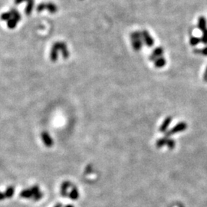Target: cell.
<instances>
[{
  "instance_id": "4fadbf2b",
  "label": "cell",
  "mask_w": 207,
  "mask_h": 207,
  "mask_svg": "<svg viewBox=\"0 0 207 207\" xmlns=\"http://www.w3.org/2000/svg\"><path fill=\"white\" fill-rule=\"evenodd\" d=\"M79 197V193H78V190L76 187H73L71 191L70 194H69V197H70L71 199L73 200H76Z\"/></svg>"
},
{
  "instance_id": "277c9868",
  "label": "cell",
  "mask_w": 207,
  "mask_h": 207,
  "mask_svg": "<svg viewBox=\"0 0 207 207\" xmlns=\"http://www.w3.org/2000/svg\"><path fill=\"white\" fill-rule=\"evenodd\" d=\"M163 54V49L161 47H158L154 49V51H153V53L150 56V61H155L156 58L162 57Z\"/></svg>"
},
{
  "instance_id": "3957f363",
  "label": "cell",
  "mask_w": 207,
  "mask_h": 207,
  "mask_svg": "<svg viewBox=\"0 0 207 207\" xmlns=\"http://www.w3.org/2000/svg\"><path fill=\"white\" fill-rule=\"evenodd\" d=\"M142 35H143V42H145L146 45H147L148 47H152L154 45V41L153 38L150 35L149 33L147 31H144V32H142Z\"/></svg>"
},
{
  "instance_id": "9c48e42d",
  "label": "cell",
  "mask_w": 207,
  "mask_h": 207,
  "mask_svg": "<svg viewBox=\"0 0 207 207\" xmlns=\"http://www.w3.org/2000/svg\"><path fill=\"white\" fill-rule=\"evenodd\" d=\"M198 28L202 32L206 29V19L203 16H201V17L199 18Z\"/></svg>"
},
{
  "instance_id": "ac0fdd59",
  "label": "cell",
  "mask_w": 207,
  "mask_h": 207,
  "mask_svg": "<svg viewBox=\"0 0 207 207\" xmlns=\"http://www.w3.org/2000/svg\"><path fill=\"white\" fill-rule=\"evenodd\" d=\"M201 42L207 45V28L203 32V36L201 38Z\"/></svg>"
},
{
  "instance_id": "9a60e30c",
  "label": "cell",
  "mask_w": 207,
  "mask_h": 207,
  "mask_svg": "<svg viewBox=\"0 0 207 207\" xmlns=\"http://www.w3.org/2000/svg\"><path fill=\"white\" fill-rule=\"evenodd\" d=\"M167 147H168L169 149H170V150L174 149V148H175V147H176L175 141H173V139L168 138V139H167Z\"/></svg>"
},
{
  "instance_id": "5bb4252c",
  "label": "cell",
  "mask_w": 207,
  "mask_h": 207,
  "mask_svg": "<svg viewBox=\"0 0 207 207\" xmlns=\"http://www.w3.org/2000/svg\"><path fill=\"white\" fill-rule=\"evenodd\" d=\"M21 197L24 198H31L32 197V192L31 190H25L21 192Z\"/></svg>"
},
{
  "instance_id": "8992f818",
  "label": "cell",
  "mask_w": 207,
  "mask_h": 207,
  "mask_svg": "<svg viewBox=\"0 0 207 207\" xmlns=\"http://www.w3.org/2000/svg\"><path fill=\"white\" fill-rule=\"evenodd\" d=\"M42 137L43 141H44L45 145L46 147H50L53 145V141H52V139L51 138L50 135L47 132H43L42 134Z\"/></svg>"
},
{
  "instance_id": "603a6c76",
  "label": "cell",
  "mask_w": 207,
  "mask_h": 207,
  "mask_svg": "<svg viewBox=\"0 0 207 207\" xmlns=\"http://www.w3.org/2000/svg\"><path fill=\"white\" fill-rule=\"evenodd\" d=\"M65 207H74L72 205H67Z\"/></svg>"
},
{
  "instance_id": "30bf717a",
  "label": "cell",
  "mask_w": 207,
  "mask_h": 207,
  "mask_svg": "<svg viewBox=\"0 0 207 207\" xmlns=\"http://www.w3.org/2000/svg\"><path fill=\"white\" fill-rule=\"evenodd\" d=\"M165 64H166V60H165L163 57H160V58H156L154 61V65H155L156 68H158V69L164 67Z\"/></svg>"
},
{
  "instance_id": "d6986e66",
  "label": "cell",
  "mask_w": 207,
  "mask_h": 207,
  "mask_svg": "<svg viewBox=\"0 0 207 207\" xmlns=\"http://www.w3.org/2000/svg\"><path fill=\"white\" fill-rule=\"evenodd\" d=\"M14 193V189L12 187H9L7 189L6 192H5V195L6 197H12Z\"/></svg>"
},
{
  "instance_id": "5b68a950",
  "label": "cell",
  "mask_w": 207,
  "mask_h": 207,
  "mask_svg": "<svg viewBox=\"0 0 207 207\" xmlns=\"http://www.w3.org/2000/svg\"><path fill=\"white\" fill-rule=\"evenodd\" d=\"M172 122V118L171 117H167V118H165V120H163V122L161 124V126L160 127V131L161 133H166L167 131V128L170 126V124H171Z\"/></svg>"
},
{
  "instance_id": "6da1fadb",
  "label": "cell",
  "mask_w": 207,
  "mask_h": 207,
  "mask_svg": "<svg viewBox=\"0 0 207 207\" xmlns=\"http://www.w3.org/2000/svg\"><path fill=\"white\" fill-rule=\"evenodd\" d=\"M187 129V124L185 123V122H179L178 123L176 126H174L173 128L170 130L169 131L165 133V137H170L171 135L175 134H177V133L182 132V131H184L185 130Z\"/></svg>"
},
{
  "instance_id": "8fae6325",
  "label": "cell",
  "mask_w": 207,
  "mask_h": 207,
  "mask_svg": "<svg viewBox=\"0 0 207 207\" xmlns=\"http://www.w3.org/2000/svg\"><path fill=\"white\" fill-rule=\"evenodd\" d=\"M132 45H133V48H134V49L135 51H139V50L142 48V45H143V40H142V39L133 40Z\"/></svg>"
},
{
  "instance_id": "ba28073f",
  "label": "cell",
  "mask_w": 207,
  "mask_h": 207,
  "mask_svg": "<svg viewBox=\"0 0 207 207\" xmlns=\"http://www.w3.org/2000/svg\"><path fill=\"white\" fill-rule=\"evenodd\" d=\"M71 186V183L69 181H64L62 185V188H61V192H62V195L63 197H67L68 196V189H69L70 186Z\"/></svg>"
},
{
  "instance_id": "52a82bcc",
  "label": "cell",
  "mask_w": 207,
  "mask_h": 207,
  "mask_svg": "<svg viewBox=\"0 0 207 207\" xmlns=\"http://www.w3.org/2000/svg\"><path fill=\"white\" fill-rule=\"evenodd\" d=\"M32 197L35 201L39 200L42 197V193L39 190V188L37 186H33L32 188Z\"/></svg>"
},
{
  "instance_id": "7a4b0ae2",
  "label": "cell",
  "mask_w": 207,
  "mask_h": 207,
  "mask_svg": "<svg viewBox=\"0 0 207 207\" xmlns=\"http://www.w3.org/2000/svg\"><path fill=\"white\" fill-rule=\"evenodd\" d=\"M55 46L56 47V48L58 50H60L62 51V56L64 59H67V58L69 57V52L68 51V48H67L66 45L63 42H58L55 44Z\"/></svg>"
},
{
  "instance_id": "7402d4cb",
  "label": "cell",
  "mask_w": 207,
  "mask_h": 207,
  "mask_svg": "<svg viewBox=\"0 0 207 207\" xmlns=\"http://www.w3.org/2000/svg\"><path fill=\"white\" fill-rule=\"evenodd\" d=\"M55 207H62V204H58V205H56Z\"/></svg>"
},
{
  "instance_id": "2e32d148",
  "label": "cell",
  "mask_w": 207,
  "mask_h": 207,
  "mask_svg": "<svg viewBox=\"0 0 207 207\" xmlns=\"http://www.w3.org/2000/svg\"><path fill=\"white\" fill-rule=\"evenodd\" d=\"M199 42H201V39L197 38V37H192L190 40V45H192V46H196V45H198Z\"/></svg>"
},
{
  "instance_id": "7c38bea8",
  "label": "cell",
  "mask_w": 207,
  "mask_h": 207,
  "mask_svg": "<svg viewBox=\"0 0 207 207\" xmlns=\"http://www.w3.org/2000/svg\"><path fill=\"white\" fill-rule=\"evenodd\" d=\"M167 139L168 137H162V138H160L159 140H157L156 142V147L157 148H161L164 146H167Z\"/></svg>"
},
{
  "instance_id": "44dd1931",
  "label": "cell",
  "mask_w": 207,
  "mask_h": 207,
  "mask_svg": "<svg viewBox=\"0 0 207 207\" xmlns=\"http://www.w3.org/2000/svg\"><path fill=\"white\" fill-rule=\"evenodd\" d=\"M5 197H6V195H5V193L0 192V200H2L3 199H5Z\"/></svg>"
},
{
  "instance_id": "ffe728a7",
  "label": "cell",
  "mask_w": 207,
  "mask_h": 207,
  "mask_svg": "<svg viewBox=\"0 0 207 207\" xmlns=\"http://www.w3.org/2000/svg\"><path fill=\"white\" fill-rule=\"evenodd\" d=\"M203 80L205 81H207V67L206 69L205 72H204V75H203Z\"/></svg>"
},
{
  "instance_id": "e0dca14e",
  "label": "cell",
  "mask_w": 207,
  "mask_h": 207,
  "mask_svg": "<svg viewBox=\"0 0 207 207\" xmlns=\"http://www.w3.org/2000/svg\"><path fill=\"white\" fill-rule=\"evenodd\" d=\"M194 53L197 54H202L203 55L207 56V46L204 47L203 49H196L194 50Z\"/></svg>"
}]
</instances>
